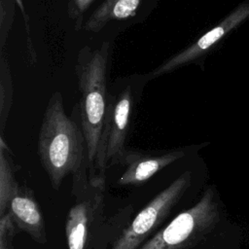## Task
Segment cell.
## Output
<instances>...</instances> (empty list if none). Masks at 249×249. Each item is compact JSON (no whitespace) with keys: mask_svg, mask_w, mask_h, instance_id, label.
I'll return each mask as SVG.
<instances>
[{"mask_svg":"<svg viewBox=\"0 0 249 249\" xmlns=\"http://www.w3.org/2000/svg\"><path fill=\"white\" fill-rule=\"evenodd\" d=\"M219 218L214 191L208 188L194 206L177 215L139 249H189L214 229Z\"/></svg>","mask_w":249,"mask_h":249,"instance_id":"277c9868","label":"cell"},{"mask_svg":"<svg viewBox=\"0 0 249 249\" xmlns=\"http://www.w3.org/2000/svg\"><path fill=\"white\" fill-rule=\"evenodd\" d=\"M134 108V92L130 85L119 92L110 94L95 170L104 175L105 168L122 163L126 153L125 140L131 125Z\"/></svg>","mask_w":249,"mask_h":249,"instance_id":"5b68a950","label":"cell"},{"mask_svg":"<svg viewBox=\"0 0 249 249\" xmlns=\"http://www.w3.org/2000/svg\"><path fill=\"white\" fill-rule=\"evenodd\" d=\"M111 47L108 42L91 49L84 47L75 64L78 89L81 93V128L86 141L89 173H95V162L109 102L107 79Z\"/></svg>","mask_w":249,"mask_h":249,"instance_id":"7a4b0ae2","label":"cell"},{"mask_svg":"<svg viewBox=\"0 0 249 249\" xmlns=\"http://www.w3.org/2000/svg\"><path fill=\"white\" fill-rule=\"evenodd\" d=\"M89 163L73 175L75 203L70 208L66 223L65 234L68 249H90L93 233L99 226L104 206V175L89 174Z\"/></svg>","mask_w":249,"mask_h":249,"instance_id":"3957f363","label":"cell"},{"mask_svg":"<svg viewBox=\"0 0 249 249\" xmlns=\"http://www.w3.org/2000/svg\"><path fill=\"white\" fill-rule=\"evenodd\" d=\"M96 0H68L67 12L70 19L76 22V28L82 26V21L86 12Z\"/></svg>","mask_w":249,"mask_h":249,"instance_id":"9a60e30c","label":"cell"},{"mask_svg":"<svg viewBox=\"0 0 249 249\" xmlns=\"http://www.w3.org/2000/svg\"><path fill=\"white\" fill-rule=\"evenodd\" d=\"M182 150H172L162 153H141L126 151L122 160L126 165L119 179V184L137 185L149 180L165 166L184 157Z\"/></svg>","mask_w":249,"mask_h":249,"instance_id":"ba28073f","label":"cell"},{"mask_svg":"<svg viewBox=\"0 0 249 249\" xmlns=\"http://www.w3.org/2000/svg\"><path fill=\"white\" fill-rule=\"evenodd\" d=\"M191 184V173L184 172L159 193L124 229L111 249H139L145 239L165 220Z\"/></svg>","mask_w":249,"mask_h":249,"instance_id":"8992f818","label":"cell"},{"mask_svg":"<svg viewBox=\"0 0 249 249\" xmlns=\"http://www.w3.org/2000/svg\"><path fill=\"white\" fill-rule=\"evenodd\" d=\"M38 154L54 189L59 188L68 174H77L88 161L83 130L66 115L59 91L51 95L45 110Z\"/></svg>","mask_w":249,"mask_h":249,"instance_id":"6da1fadb","label":"cell"},{"mask_svg":"<svg viewBox=\"0 0 249 249\" xmlns=\"http://www.w3.org/2000/svg\"><path fill=\"white\" fill-rule=\"evenodd\" d=\"M19 185L18 184L12 161L9 155V147L1 135L0 141V217L7 213L9 202Z\"/></svg>","mask_w":249,"mask_h":249,"instance_id":"8fae6325","label":"cell"},{"mask_svg":"<svg viewBox=\"0 0 249 249\" xmlns=\"http://www.w3.org/2000/svg\"><path fill=\"white\" fill-rule=\"evenodd\" d=\"M143 0H104L87 18L83 29L98 32L113 20L132 18Z\"/></svg>","mask_w":249,"mask_h":249,"instance_id":"30bf717a","label":"cell"},{"mask_svg":"<svg viewBox=\"0 0 249 249\" xmlns=\"http://www.w3.org/2000/svg\"><path fill=\"white\" fill-rule=\"evenodd\" d=\"M16 234V225L9 213L0 217V249H13L12 243Z\"/></svg>","mask_w":249,"mask_h":249,"instance_id":"5bb4252c","label":"cell"},{"mask_svg":"<svg viewBox=\"0 0 249 249\" xmlns=\"http://www.w3.org/2000/svg\"><path fill=\"white\" fill-rule=\"evenodd\" d=\"M249 18V3L237 7L232 13L226 17L219 24L204 33L193 44L181 52L173 54L161 64L148 73V79H155L160 76L173 72L185 65H188L204 55L213 46L224 38L231 30Z\"/></svg>","mask_w":249,"mask_h":249,"instance_id":"52a82bcc","label":"cell"},{"mask_svg":"<svg viewBox=\"0 0 249 249\" xmlns=\"http://www.w3.org/2000/svg\"><path fill=\"white\" fill-rule=\"evenodd\" d=\"M15 1L16 0H1L0 9V47L1 52L6 44L7 36L11 28L14 15H15Z\"/></svg>","mask_w":249,"mask_h":249,"instance_id":"4fadbf2b","label":"cell"},{"mask_svg":"<svg viewBox=\"0 0 249 249\" xmlns=\"http://www.w3.org/2000/svg\"><path fill=\"white\" fill-rule=\"evenodd\" d=\"M0 128L1 135L5 128L6 121L9 116L10 108L13 101V87H12V78L11 71L9 66V60L5 56L4 52H1V63H0Z\"/></svg>","mask_w":249,"mask_h":249,"instance_id":"7c38bea8","label":"cell"},{"mask_svg":"<svg viewBox=\"0 0 249 249\" xmlns=\"http://www.w3.org/2000/svg\"><path fill=\"white\" fill-rule=\"evenodd\" d=\"M16 227L28 233L36 242L46 243L44 219L34 196L26 187L19 186L7 209Z\"/></svg>","mask_w":249,"mask_h":249,"instance_id":"9c48e42d","label":"cell"}]
</instances>
